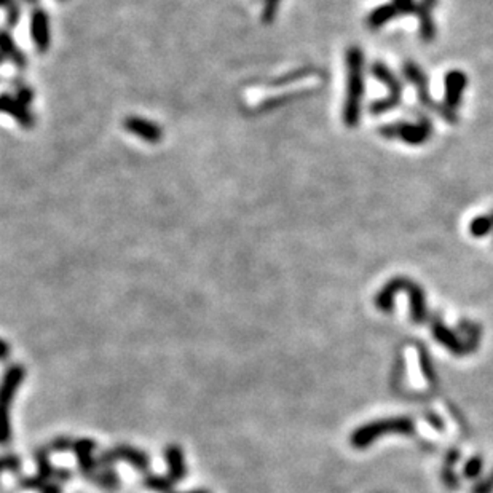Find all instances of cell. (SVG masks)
<instances>
[{
    "instance_id": "cell-9",
    "label": "cell",
    "mask_w": 493,
    "mask_h": 493,
    "mask_svg": "<svg viewBox=\"0 0 493 493\" xmlns=\"http://www.w3.org/2000/svg\"><path fill=\"white\" fill-rule=\"evenodd\" d=\"M74 443L69 438H58L53 440V444H51V450L55 452H66V450H72Z\"/></svg>"
},
{
    "instance_id": "cell-10",
    "label": "cell",
    "mask_w": 493,
    "mask_h": 493,
    "mask_svg": "<svg viewBox=\"0 0 493 493\" xmlns=\"http://www.w3.org/2000/svg\"><path fill=\"white\" fill-rule=\"evenodd\" d=\"M42 493H61V487L58 484H45L42 489H40Z\"/></svg>"
},
{
    "instance_id": "cell-5",
    "label": "cell",
    "mask_w": 493,
    "mask_h": 493,
    "mask_svg": "<svg viewBox=\"0 0 493 493\" xmlns=\"http://www.w3.org/2000/svg\"><path fill=\"white\" fill-rule=\"evenodd\" d=\"M174 480L169 478V475H158V474H146L144 478V485L147 489L155 490V492H169L171 487H173Z\"/></svg>"
},
{
    "instance_id": "cell-11",
    "label": "cell",
    "mask_w": 493,
    "mask_h": 493,
    "mask_svg": "<svg viewBox=\"0 0 493 493\" xmlns=\"http://www.w3.org/2000/svg\"><path fill=\"white\" fill-rule=\"evenodd\" d=\"M187 493H208V492H204V490H193V492H187Z\"/></svg>"
},
{
    "instance_id": "cell-7",
    "label": "cell",
    "mask_w": 493,
    "mask_h": 493,
    "mask_svg": "<svg viewBox=\"0 0 493 493\" xmlns=\"http://www.w3.org/2000/svg\"><path fill=\"white\" fill-rule=\"evenodd\" d=\"M97 485L104 487L107 490H113L118 487V475L111 466H107L104 471H99L93 479Z\"/></svg>"
},
{
    "instance_id": "cell-8",
    "label": "cell",
    "mask_w": 493,
    "mask_h": 493,
    "mask_svg": "<svg viewBox=\"0 0 493 493\" xmlns=\"http://www.w3.org/2000/svg\"><path fill=\"white\" fill-rule=\"evenodd\" d=\"M21 468V461L20 458L16 455H5L4 457V469L5 471H11V473H18Z\"/></svg>"
},
{
    "instance_id": "cell-2",
    "label": "cell",
    "mask_w": 493,
    "mask_h": 493,
    "mask_svg": "<svg viewBox=\"0 0 493 493\" xmlns=\"http://www.w3.org/2000/svg\"><path fill=\"white\" fill-rule=\"evenodd\" d=\"M95 440L90 439H78L74 443L72 450L77 454L78 458V466L80 471L85 475V478H88L93 480L96 478V474L99 473L97 471V463L95 461V458L91 457V452L95 450Z\"/></svg>"
},
{
    "instance_id": "cell-3",
    "label": "cell",
    "mask_w": 493,
    "mask_h": 493,
    "mask_svg": "<svg viewBox=\"0 0 493 493\" xmlns=\"http://www.w3.org/2000/svg\"><path fill=\"white\" fill-rule=\"evenodd\" d=\"M26 375V370L22 369V366L15 364L7 370V374L4 377V387H2V394H4V407H5V417L8 420V412L11 401L15 398V393L18 387L21 385L22 378Z\"/></svg>"
},
{
    "instance_id": "cell-1",
    "label": "cell",
    "mask_w": 493,
    "mask_h": 493,
    "mask_svg": "<svg viewBox=\"0 0 493 493\" xmlns=\"http://www.w3.org/2000/svg\"><path fill=\"white\" fill-rule=\"evenodd\" d=\"M118 460L128 461L130 464H133L136 469H139L141 473L148 471L147 454H144L142 450L134 449V447H128V445H120V447H116V449L104 452V454H102L99 458V464L101 466L107 468V466H112V464Z\"/></svg>"
},
{
    "instance_id": "cell-6",
    "label": "cell",
    "mask_w": 493,
    "mask_h": 493,
    "mask_svg": "<svg viewBox=\"0 0 493 493\" xmlns=\"http://www.w3.org/2000/svg\"><path fill=\"white\" fill-rule=\"evenodd\" d=\"M36 458H37V464H39V478L43 479V480H47L50 478H55L56 468H53L50 464L48 450L47 449H40L36 454Z\"/></svg>"
},
{
    "instance_id": "cell-4",
    "label": "cell",
    "mask_w": 493,
    "mask_h": 493,
    "mask_svg": "<svg viewBox=\"0 0 493 493\" xmlns=\"http://www.w3.org/2000/svg\"><path fill=\"white\" fill-rule=\"evenodd\" d=\"M165 460L168 464V475L174 482H179L186 478L187 469L184 463V454H182L181 447L177 445H168L165 449Z\"/></svg>"
}]
</instances>
